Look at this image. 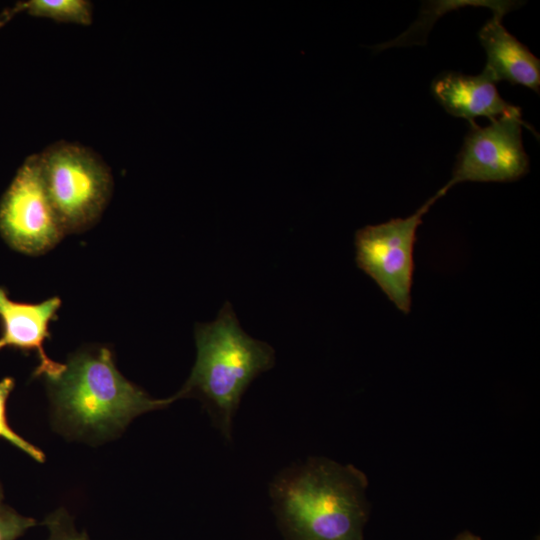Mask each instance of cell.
I'll use <instances>...</instances> for the list:
<instances>
[{
	"instance_id": "16",
	"label": "cell",
	"mask_w": 540,
	"mask_h": 540,
	"mask_svg": "<svg viewBox=\"0 0 540 540\" xmlns=\"http://www.w3.org/2000/svg\"><path fill=\"white\" fill-rule=\"evenodd\" d=\"M3 500V489H2V485L0 483V502H2Z\"/></svg>"
},
{
	"instance_id": "2",
	"label": "cell",
	"mask_w": 540,
	"mask_h": 540,
	"mask_svg": "<svg viewBox=\"0 0 540 540\" xmlns=\"http://www.w3.org/2000/svg\"><path fill=\"white\" fill-rule=\"evenodd\" d=\"M194 338L196 360L176 399H199L215 428L231 440L242 396L257 376L274 366L275 351L241 328L230 302L214 321L197 323Z\"/></svg>"
},
{
	"instance_id": "6",
	"label": "cell",
	"mask_w": 540,
	"mask_h": 540,
	"mask_svg": "<svg viewBox=\"0 0 540 540\" xmlns=\"http://www.w3.org/2000/svg\"><path fill=\"white\" fill-rule=\"evenodd\" d=\"M0 234L12 249L28 255L47 252L65 235L38 154L25 159L0 200Z\"/></svg>"
},
{
	"instance_id": "4",
	"label": "cell",
	"mask_w": 540,
	"mask_h": 540,
	"mask_svg": "<svg viewBox=\"0 0 540 540\" xmlns=\"http://www.w3.org/2000/svg\"><path fill=\"white\" fill-rule=\"evenodd\" d=\"M46 190L65 234L98 221L111 197L113 178L91 149L66 141L38 154Z\"/></svg>"
},
{
	"instance_id": "5",
	"label": "cell",
	"mask_w": 540,
	"mask_h": 540,
	"mask_svg": "<svg viewBox=\"0 0 540 540\" xmlns=\"http://www.w3.org/2000/svg\"><path fill=\"white\" fill-rule=\"evenodd\" d=\"M446 191L441 188L406 218L367 225L355 232V261L404 314L411 309L414 247L423 216Z\"/></svg>"
},
{
	"instance_id": "14",
	"label": "cell",
	"mask_w": 540,
	"mask_h": 540,
	"mask_svg": "<svg viewBox=\"0 0 540 540\" xmlns=\"http://www.w3.org/2000/svg\"><path fill=\"white\" fill-rule=\"evenodd\" d=\"M35 525L34 518L23 516L0 502V540H16Z\"/></svg>"
},
{
	"instance_id": "9",
	"label": "cell",
	"mask_w": 540,
	"mask_h": 540,
	"mask_svg": "<svg viewBox=\"0 0 540 540\" xmlns=\"http://www.w3.org/2000/svg\"><path fill=\"white\" fill-rule=\"evenodd\" d=\"M431 91L447 113L466 119L469 124L478 117L492 121L505 115H521V108L506 102L495 82L483 72L479 75L444 72L433 80Z\"/></svg>"
},
{
	"instance_id": "3",
	"label": "cell",
	"mask_w": 540,
	"mask_h": 540,
	"mask_svg": "<svg viewBox=\"0 0 540 540\" xmlns=\"http://www.w3.org/2000/svg\"><path fill=\"white\" fill-rule=\"evenodd\" d=\"M47 382L57 417L79 433H111L134 417L177 400L175 395L154 399L128 381L107 347L71 355L62 374Z\"/></svg>"
},
{
	"instance_id": "10",
	"label": "cell",
	"mask_w": 540,
	"mask_h": 540,
	"mask_svg": "<svg viewBox=\"0 0 540 540\" xmlns=\"http://www.w3.org/2000/svg\"><path fill=\"white\" fill-rule=\"evenodd\" d=\"M502 18L493 14L478 33L487 56L482 72L495 83L505 80L539 94L540 60L506 30Z\"/></svg>"
},
{
	"instance_id": "13",
	"label": "cell",
	"mask_w": 540,
	"mask_h": 540,
	"mask_svg": "<svg viewBox=\"0 0 540 540\" xmlns=\"http://www.w3.org/2000/svg\"><path fill=\"white\" fill-rule=\"evenodd\" d=\"M44 525L47 527L48 540H90L85 531H78L73 519L64 509L49 514Z\"/></svg>"
},
{
	"instance_id": "12",
	"label": "cell",
	"mask_w": 540,
	"mask_h": 540,
	"mask_svg": "<svg viewBox=\"0 0 540 540\" xmlns=\"http://www.w3.org/2000/svg\"><path fill=\"white\" fill-rule=\"evenodd\" d=\"M15 380L12 377H5L0 381V437L13 444L15 447L25 452L34 460L42 463L45 461L44 453L18 435L9 425L6 417V402L13 391Z\"/></svg>"
},
{
	"instance_id": "8",
	"label": "cell",
	"mask_w": 540,
	"mask_h": 540,
	"mask_svg": "<svg viewBox=\"0 0 540 540\" xmlns=\"http://www.w3.org/2000/svg\"><path fill=\"white\" fill-rule=\"evenodd\" d=\"M60 306L59 297L37 304L17 302L0 287V350L11 347L25 353L35 352L39 364L33 372L34 377L56 379L65 369V364L51 360L43 347L45 340L51 337L49 323L56 319Z\"/></svg>"
},
{
	"instance_id": "7",
	"label": "cell",
	"mask_w": 540,
	"mask_h": 540,
	"mask_svg": "<svg viewBox=\"0 0 540 540\" xmlns=\"http://www.w3.org/2000/svg\"><path fill=\"white\" fill-rule=\"evenodd\" d=\"M522 126H530L521 115H505L481 127L470 123L457 155L446 192L455 184L471 182H511L529 171V157L522 142Z\"/></svg>"
},
{
	"instance_id": "1",
	"label": "cell",
	"mask_w": 540,
	"mask_h": 540,
	"mask_svg": "<svg viewBox=\"0 0 540 540\" xmlns=\"http://www.w3.org/2000/svg\"><path fill=\"white\" fill-rule=\"evenodd\" d=\"M367 484L353 465L322 457L281 471L270 497L285 540H364Z\"/></svg>"
},
{
	"instance_id": "15",
	"label": "cell",
	"mask_w": 540,
	"mask_h": 540,
	"mask_svg": "<svg viewBox=\"0 0 540 540\" xmlns=\"http://www.w3.org/2000/svg\"><path fill=\"white\" fill-rule=\"evenodd\" d=\"M453 540H482V539L479 536L469 531H463L459 533Z\"/></svg>"
},
{
	"instance_id": "11",
	"label": "cell",
	"mask_w": 540,
	"mask_h": 540,
	"mask_svg": "<svg viewBox=\"0 0 540 540\" xmlns=\"http://www.w3.org/2000/svg\"><path fill=\"white\" fill-rule=\"evenodd\" d=\"M20 12L46 17L58 22L89 25L92 4L86 0H28L17 2L0 15V28Z\"/></svg>"
}]
</instances>
